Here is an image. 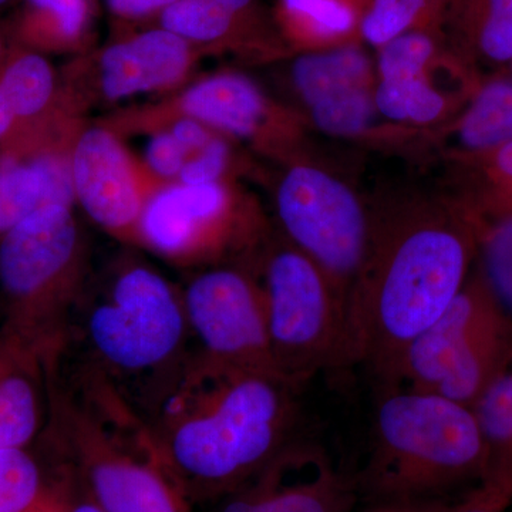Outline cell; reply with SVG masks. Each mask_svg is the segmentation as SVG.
Instances as JSON below:
<instances>
[{
  "label": "cell",
  "instance_id": "cell-30",
  "mask_svg": "<svg viewBox=\"0 0 512 512\" xmlns=\"http://www.w3.org/2000/svg\"><path fill=\"white\" fill-rule=\"evenodd\" d=\"M375 100L367 87L348 90L318 101L311 106L316 126L333 136L362 133L375 113Z\"/></svg>",
  "mask_w": 512,
  "mask_h": 512
},
{
  "label": "cell",
  "instance_id": "cell-40",
  "mask_svg": "<svg viewBox=\"0 0 512 512\" xmlns=\"http://www.w3.org/2000/svg\"><path fill=\"white\" fill-rule=\"evenodd\" d=\"M212 2L220 5L221 8L227 9L232 15L244 20L249 26L265 33L264 20L261 13L256 8V0H212Z\"/></svg>",
  "mask_w": 512,
  "mask_h": 512
},
{
  "label": "cell",
  "instance_id": "cell-3",
  "mask_svg": "<svg viewBox=\"0 0 512 512\" xmlns=\"http://www.w3.org/2000/svg\"><path fill=\"white\" fill-rule=\"evenodd\" d=\"M45 372L50 437L101 511L192 512L133 404L72 357Z\"/></svg>",
  "mask_w": 512,
  "mask_h": 512
},
{
  "label": "cell",
  "instance_id": "cell-37",
  "mask_svg": "<svg viewBox=\"0 0 512 512\" xmlns=\"http://www.w3.org/2000/svg\"><path fill=\"white\" fill-rule=\"evenodd\" d=\"M60 485H62L66 512H103L90 498L79 478L69 467H66Z\"/></svg>",
  "mask_w": 512,
  "mask_h": 512
},
{
  "label": "cell",
  "instance_id": "cell-32",
  "mask_svg": "<svg viewBox=\"0 0 512 512\" xmlns=\"http://www.w3.org/2000/svg\"><path fill=\"white\" fill-rule=\"evenodd\" d=\"M228 158L227 143L221 138L212 137L194 160L185 161L178 178L185 185L218 183L227 168Z\"/></svg>",
  "mask_w": 512,
  "mask_h": 512
},
{
  "label": "cell",
  "instance_id": "cell-44",
  "mask_svg": "<svg viewBox=\"0 0 512 512\" xmlns=\"http://www.w3.org/2000/svg\"><path fill=\"white\" fill-rule=\"evenodd\" d=\"M350 2L353 3V5L356 6L357 9L360 10V12H365L367 6L372 3V0H350Z\"/></svg>",
  "mask_w": 512,
  "mask_h": 512
},
{
  "label": "cell",
  "instance_id": "cell-23",
  "mask_svg": "<svg viewBox=\"0 0 512 512\" xmlns=\"http://www.w3.org/2000/svg\"><path fill=\"white\" fill-rule=\"evenodd\" d=\"M464 154L476 156L512 141V77H500L478 87L456 126Z\"/></svg>",
  "mask_w": 512,
  "mask_h": 512
},
{
  "label": "cell",
  "instance_id": "cell-19",
  "mask_svg": "<svg viewBox=\"0 0 512 512\" xmlns=\"http://www.w3.org/2000/svg\"><path fill=\"white\" fill-rule=\"evenodd\" d=\"M90 20V0H23L10 40L36 52L74 49L86 39Z\"/></svg>",
  "mask_w": 512,
  "mask_h": 512
},
{
  "label": "cell",
  "instance_id": "cell-4",
  "mask_svg": "<svg viewBox=\"0 0 512 512\" xmlns=\"http://www.w3.org/2000/svg\"><path fill=\"white\" fill-rule=\"evenodd\" d=\"M63 352L104 377L147 420L191 356L183 292L150 266H121L103 291L86 284Z\"/></svg>",
  "mask_w": 512,
  "mask_h": 512
},
{
  "label": "cell",
  "instance_id": "cell-39",
  "mask_svg": "<svg viewBox=\"0 0 512 512\" xmlns=\"http://www.w3.org/2000/svg\"><path fill=\"white\" fill-rule=\"evenodd\" d=\"M451 500L369 504L362 512H446Z\"/></svg>",
  "mask_w": 512,
  "mask_h": 512
},
{
  "label": "cell",
  "instance_id": "cell-7",
  "mask_svg": "<svg viewBox=\"0 0 512 512\" xmlns=\"http://www.w3.org/2000/svg\"><path fill=\"white\" fill-rule=\"evenodd\" d=\"M511 359L512 319L478 272L404 350L399 386L474 409Z\"/></svg>",
  "mask_w": 512,
  "mask_h": 512
},
{
  "label": "cell",
  "instance_id": "cell-33",
  "mask_svg": "<svg viewBox=\"0 0 512 512\" xmlns=\"http://www.w3.org/2000/svg\"><path fill=\"white\" fill-rule=\"evenodd\" d=\"M187 158V151L178 144L171 133H160L148 141L146 160L148 167L163 178L180 175Z\"/></svg>",
  "mask_w": 512,
  "mask_h": 512
},
{
  "label": "cell",
  "instance_id": "cell-27",
  "mask_svg": "<svg viewBox=\"0 0 512 512\" xmlns=\"http://www.w3.org/2000/svg\"><path fill=\"white\" fill-rule=\"evenodd\" d=\"M376 109L387 119L426 124L439 119L446 110V97L434 89L426 77L382 80L377 86Z\"/></svg>",
  "mask_w": 512,
  "mask_h": 512
},
{
  "label": "cell",
  "instance_id": "cell-45",
  "mask_svg": "<svg viewBox=\"0 0 512 512\" xmlns=\"http://www.w3.org/2000/svg\"><path fill=\"white\" fill-rule=\"evenodd\" d=\"M12 2H15V0H0V9L6 8Z\"/></svg>",
  "mask_w": 512,
  "mask_h": 512
},
{
  "label": "cell",
  "instance_id": "cell-29",
  "mask_svg": "<svg viewBox=\"0 0 512 512\" xmlns=\"http://www.w3.org/2000/svg\"><path fill=\"white\" fill-rule=\"evenodd\" d=\"M440 29H417L394 37L379 47L382 80H406L426 76L439 52Z\"/></svg>",
  "mask_w": 512,
  "mask_h": 512
},
{
  "label": "cell",
  "instance_id": "cell-5",
  "mask_svg": "<svg viewBox=\"0 0 512 512\" xmlns=\"http://www.w3.org/2000/svg\"><path fill=\"white\" fill-rule=\"evenodd\" d=\"M483 431L470 407L413 389L382 393L372 446L355 474L367 504L453 500L490 474Z\"/></svg>",
  "mask_w": 512,
  "mask_h": 512
},
{
  "label": "cell",
  "instance_id": "cell-24",
  "mask_svg": "<svg viewBox=\"0 0 512 512\" xmlns=\"http://www.w3.org/2000/svg\"><path fill=\"white\" fill-rule=\"evenodd\" d=\"M473 208L480 274L501 308L512 319V212Z\"/></svg>",
  "mask_w": 512,
  "mask_h": 512
},
{
  "label": "cell",
  "instance_id": "cell-26",
  "mask_svg": "<svg viewBox=\"0 0 512 512\" xmlns=\"http://www.w3.org/2000/svg\"><path fill=\"white\" fill-rule=\"evenodd\" d=\"M474 413L490 454V473L503 474L512 481V359Z\"/></svg>",
  "mask_w": 512,
  "mask_h": 512
},
{
  "label": "cell",
  "instance_id": "cell-13",
  "mask_svg": "<svg viewBox=\"0 0 512 512\" xmlns=\"http://www.w3.org/2000/svg\"><path fill=\"white\" fill-rule=\"evenodd\" d=\"M70 168L74 194L86 214L116 237L137 239L146 201L119 138L104 128L84 131L70 154Z\"/></svg>",
  "mask_w": 512,
  "mask_h": 512
},
{
  "label": "cell",
  "instance_id": "cell-46",
  "mask_svg": "<svg viewBox=\"0 0 512 512\" xmlns=\"http://www.w3.org/2000/svg\"><path fill=\"white\" fill-rule=\"evenodd\" d=\"M510 69H511V76H512V63L510 64Z\"/></svg>",
  "mask_w": 512,
  "mask_h": 512
},
{
  "label": "cell",
  "instance_id": "cell-1",
  "mask_svg": "<svg viewBox=\"0 0 512 512\" xmlns=\"http://www.w3.org/2000/svg\"><path fill=\"white\" fill-rule=\"evenodd\" d=\"M298 392L282 377L191 352L147 417L165 467L191 504L237 490L296 439Z\"/></svg>",
  "mask_w": 512,
  "mask_h": 512
},
{
  "label": "cell",
  "instance_id": "cell-8",
  "mask_svg": "<svg viewBox=\"0 0 512 512\" xmlns=\"http://www.w3.org/2000/svg\"><path fill=\"white\" fill-rule=\"evenodd\" d=\"M259 286L272 357L286 382L301 389L323 370L352 366L348 309L311 258L293 245L274 249Z\"/></svg>",
  "mask_w": 512,
  "mask_h": 512
},
{
  "label": "cell",
  "instance_id": "cell-20",
  "mask_svg": "<svg viewBox=\"0 0 512 512\" xmlns=\"http://www.w3.org/2000/svg\"><path fill=\"white\" fill-rule=\"evenodd\" d=\"M448 20L470 59L512 63V0H453Z\"/></svg>",
  "mask_w": 512,
  "mask_h": 512
},
{
  "label": "cell",
  "instance_id": "cell-15",
  "mask_svg": "<svg viewBox=\"0 0 512 512\" xmlns=\"http://www.w3.org/2000/svg\"><path fill=\"white\" fill-rule=\"evenodd\" d=\"M46 416L45 363L0 330V448H28Z\"/></svg>",
  "mask_w": 512,
  "mask_h": 512
},
{
  "label": "cell",
  "instance_id": "cell-14",
  "mask_svg": "<svg viewBox=\"0 0 512 512\" xmlns=\"http://www.w3.org/2000/svg\"><path fill=\"white\" fill-rule=\"evenodd\" d=\"M192 57L191 43L160 26L137 33L101 52V89L109 100L163 89L185 76Z\"/></svg>",
  "mask_w": 512,
  "mask_h": 512
},
{
  "label": "cell",
  "instance_id": "cell-41",
  "mask_svg": "<svg viewBox=\"0 0 512 512\" xmlns=\"http://www.w3.org/2000/svg\"><path fill=\"white\" fill-rule=\"evenodd\" d=\"M473 201L484 210L512 212V190L485 188L483 194Z\"/></svg>",
  "mask_w": 512,
  "mask_h": 512
},
{
  "label": "cell",
  "instance_id": "cell-36",
  "mask_svg": "<svg viewBox=\"0 0 512 512\" xmlns=\"http://www.w3.org/2000/svg\"><path fill=\"white\" fill-rule=\"evenodd\" d=\"M171 136L187 151H201L211 141L210 131L200 121L185 116L171 128Z\"/></svg>",
  "mask_w": 512,
  "mask_h": 512
},
{
  "label": "cell",
  "instance_id": "cell-6",
  "mask_svg": "<svg viewBox=\"0 0 512 512\" xmlns=\"http://www.w3.org/2000/svg\"><path fill=\"white\" fill-rule=\"evenodd\" d=\"M72 207L46 205L0 237L3 333L43 363L62 352L86 288Z\"/></svg>",
  "mask_w": 512,
  "mask_h": 512
},
{
  "label": "cell",
  "instance_id": "cell-31",
  "mask_svg": "<svg viewBox=\"0 0 512 512\" xmlns=\"http://www.w3.org/2000/svg\"><path fill=\"white\" fill-rule=\"evenodd\" d=\"M512 505V481L490 473L466 494L451 500L446 512H508Z\"/></svg>",
  "mask_w": 512,
  "mask_h": 512
},
{
  "label": "cell",
  "instance_id": "cell-22",
  "mask_svg": "<svg viewBox=\"0 0 512 512\" xmlns=\"http://www.w3.org/2000/svg\"><path fill=\"white\" fill-rule=\"evenodd\" d=\"M370 72L372 66L362 47L348 43L299 56L292 66V79L311 107L335 94L367 87Z\"/></svg>",
  "mask_w": 512,
  "mask_h": 512
},
{
  "label": "cell",
  "instance_id": "cell-17",
  "mask_svg": "<svg viewBox=\"0 0 512 512\" xmlns=\"http://www.w3.org/2000/svg\"><path fill=\"white\" fill-rule=\"evenodd\" d=\"M360 18L350 0H276L282 35L306 52L355 43Z\"/></svg>",
  "mask_w": 512,
  "mask_h": 512
},
{
  "label": "cell",
  "instance_id": "cell-11",
  "mask_svg": "<svg viewBox=\"0 0 512 512\" xmlns=\"http://www.w3.org/2000/svg\"><path fill=\"white\" fill-rule=\"evenodd\" d=\"M359 501L356 476L336 467L319 444L295 439L215 503L217 512H353Z\"/></svg>",
  "mask_w": 512,
  "mask_h": 512
},
{
  "label": "cell",
  "instance_id": "cell-35",
  "mask_svg": "<svg viewBox=\"0 0 512 512\" xmlns=\"http://www.w3.org/2000/svg\"><path fill=\"white\" fill-rule=\"evenodd\" d=\"M177 0H106L107 8L117 18L137 20L158 16Z\"/></svg>",
  "mask_w": 512,
  "mask_h": 512
},
{
  "label": "cell",
  "instance_id": "cell-2",
  "mask_svg": "<svg viewBox=\"0 0 512 512\" xmlns=\"http://www.w3.org/2000/svg\"><path fill=\"white\" fill-rule=\"evenodd\" d=\"M476 258V221L468 201L373 225L350 293V362L365 366L380 392L399 389L404 350L446 311Z\"/></svg>",
  "mask_w": 512,
  "mask_h": 512
},
{
  "label": "cell",
  "instance_id": "cell-38",
  "mask_svg": "<svg viewBox=\"0 0 512 512\" xmlns=\"http://www.w3.org/2000/svg\"><path fill=\"white\" fill-rule=\"evenodd\" d=\"M22 137L23 130L18 117L13 113L8 99L0 90V150L12 146Z\"/></svg>",
  "mask_w": 512,
  "mask_h": 512
},
{
  "label": "cell",
  "instance_id": "cell-21",
  "mask_svg": "<svg viewBox=\"0 0 512 512\" xmlns=\"http://www.w3.org/2000/svg\"><path fill=\"white\" fill-rule=\"evenodd\" d=\"M160 28L192 46L265 47V33L212 0H177L157 16Z\"/></svg>",
  "mask_w": 512,
  "mask_h": 512
},
{
  "label": "cell",
  "instance_id": "cell-16",
  "mask_svg": "<svg viewBox=\"0 0 512 512\" xmlns=\"http://www.w3.org/2000/svg\"><path fill=\"white\" fill-rule=\"evenodd\" d=\"M185 116L235 136H254L265 117L264 96L241 74H218L202 80L180 99Z\"/></svg>",
  "mask_w": 512,
  "mask_h": 512
},
{
  "label": "cell",
  "instance_id": "cell-25",
  "mask_svg": "<svg viewBox=\"0 0 512 512\" xmlns=\"http://www.w3.org/2000/svg\"><path fill=\"white\" fill-rule=\"evenodd\" d=\"M453 0H372L362 13L359 39L382 47L394 37L417 29H440Z\"/></svg>",
  "mask_w": 512,
  "mask_h": 512
},
{
  "label": "cell",
  "instance_id": "cell-34",
  "mask_svg": "<svg viewBox=\"0 0 512 512\" xmlns=\"http://www.w3.org/2000/svg\"><path fill=\"white\" fill-rule=\"evenodd\" d=\"M485 178V188L512 190V141L487 153L468 156Z\"/></svg>",
  "mask_w": 512,
  "mask_h": 512
},
{
  "label": "cell",
  "instance_id": "cell-43",
  "mask_svg": "<svg viewBox=\"0 0 512 512\" xmlns=\"http://www.w3.org/2000/svg\"><path fill=\"white\" fill-rule=\"evenodd\" d=\"M9 32L0 28V63L5 59L6 53H8L10 45L12 42H9L8 39Z\"/></svg>",
  "mask_w": 512,
  "mask_h": 512
},
{
  "label": "cell",
  "instance_id": "cell-9",
  "mask_svg": "<svg viewBox=\"0 0 512 512\" xmlns=\"http://www.w3.org/2000/svg\"><path fill=\"white\" fill-rule=\"evenodd\" d=\"M279 220L292 245L325 272L345 302L365 264L373 224L352 190L332 175L296 165L276 194Z\"/></svg>",
  "mask_w": 512,
  "mask_h": 512
},
{
  "label": "cell",
  "instance_id": "cell-28",
  "mask_svg": "<svg viewBox=\"0 0 512 512\" xmlns=\"http://www.w3.org/2000/svg\"><path fill=\"white\" fill-rule=\"evenodd\" d=\"M46 487L28 448H0V512H28Z\"/></svg>",
  "mask_w": 512,
  "mask_h": 512
},
{
  "label": "cell",
  "instance_id": "cell-10",
  "mask_svg": "<svg viewBox=\"0 0 512 512\" xmlns=\"http://www.w3.org/2000/svg\"><path fill=\"white\" fill-rule=\"evenodd\" d=\"M183 301L195 355L282 377L272 357L261 286L251 276L234 268L210 269L188 282Z\"/></svg>",
  "mask_w": 512,
  "mask_h": 512
},
{
  "label": "cell",
  "instance_id": "cell-12",
  "mask_svg": "<svg viewBox=\"0 0 512 512\" xmlns=\"http://www.w3.org/2000/svg\"><path fill=\"white\" fill-rule=\"evenodd\" d=\"M242 238L220 183L178 184L157 192L144 204L137 227V241L181 265L218 258Z\"/></svg>",
  "mask_w": 512,
  "mask_h": 512
},
{
  "label": "cell",
  "instance_id": "cell-18",
  "mask_svg": "<svg viewBox=\"0 0 512 512\" xmlns=\"http://www.w3.org/2000/svg\"><path fill=\"white\" fill-rule=\"evenodd\" d=\"M0 90L18 117L23 136L46 126L56 99V77L42 53L12 42L0 63Z\"/></svg>",
  "mask_w": 512,
  "mask_h": 512
},
{
  "label": "cell",
  "instance_id": "cell-42",
  "mask_svg": "<svg viewBox=\"0 0 512 512\" xmlns=\"http://www.w3.org/2000/svg\"><path fill=\"white\" fill-rule=\"evenodd\" d=\"M28 512H66L62 485H47L45 493Z\"/></svg>",
  "mask_w": 512,
  "mask_h": 512
}]
</instances>
